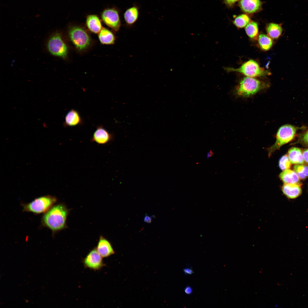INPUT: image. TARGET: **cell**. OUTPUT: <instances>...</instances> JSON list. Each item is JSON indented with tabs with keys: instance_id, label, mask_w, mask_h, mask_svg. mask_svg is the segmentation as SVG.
Returning <instances> with one entry per match:
<instances>
[{
	"instance_id": "1",
	"label": "cell",
	"mask_w": 308,
	"mask_h": 308,
	"mask_svg": "<svg viewBox=\"0 0 308 308\" xmlns=\"http://www.w3.org/2000/svg\"><path fill=\"white\" fill-rule=\"evenodd\" d=\"M68 213V210L64 204H54L42 216L41 224L50 229L54 235L66 228Z\"/></svg>"
},
{
	"instance_id": "2",
	"label": "cell",
	"mask_w": 308,
	"mask_h": 308,
	"mask_svg": "<svg viewBox=\"0 0 308 308\" xmlns=\"http://www.w3.org/2000/svg\"><path fill=\"white\" fill-rule=\"evenodd\" d=\"M57 201L55 197L47 195L38 197L29 203H22L21 205L23 211L38 214L46 212Z\"/></svg>"
},
{
	"instance_id": "3",
	"label": "cell",
	"mask_w": 308,
	"mask_h": 308,
	"mask_svg": "<svg viewBox=\"0 0 308 308\" xmlns=\"http://www.w3.org/2000/svg\"><path fill=\"white\" fill-rule=\"evenodd\" d=\"M299 128L289 124L282 125L279 127L277 133L275 142L268 150L269 157L281 146L292 141Z\"/></svg>"
},
{
	"instance_id": "4",
	"label": "cell",
	"mask_w": 308,
	"mask_h": 308,
	"mask_svg": "<svg viewBox=\"0 0 308 308\" xmlns=\"http://www.w3.org/2000/svg\"><path fill=\"white\" fill-rule=\"evenodd\" d=\"M267 87L264 82L255 78L246 77L240 82L236 89V94L240 96L247 97L254 95Z\"/></svg>"
},
{
	"instance_id": "5",
	"label": "cell",
	"mask_w": 308,
	"mask_h": 308,
	"mask_svg": "<svg viewBox=\"0 0 308 308\" xmlns=\"http://www.w3.org/2000/svg\"><path fill=\"white\" fill-rule=\"evenodd\" d=\"M227 72H236L241 73L248 77H255L268 75L270 73L261 67L256 61L250 60L237 68L226 67Z\"/></svg>"
},
{
	"instance_id": "6",
	"label": "cell",
	"mask_w": 308,
	"mask_h": 308,
	"mask_svg": "<svg viewBox=\"0 0 308 308\" xmlns=\"http://www.w3.org/2000/svg\"><path fill=\"white\" fill-rule=\"evenodd\" d=\"M68 34L70 39L75 47L82 50L87 48L90 43V39L88 34L83 28L73 26L69 29Z\"/></svg>"
},
{
	"instance_id": "7",
	"label": "cell",
	"mask_w": 308,
	"mask_h": 308,
	"mask_svg": "<svg viewBox=\"0 0 308 308\" xmlns=\"http://www.w3.org/2000/svg\"><path fill=\"white\" fill-rule=\"evenodd\" d=\"M47 48L49 52L54 56L63 58L67 56V46L59 33H55L50 37L47 44Z\"/></svg>"
},
{
	"instance_id": "8",
	"label": "cell",
	"mask_w": 308,
	"mask_h": 308,
	"mask_svg": "<svg viewBox=\"0 0 308 308\" xmlns=\"http://www.w3.org/2000/svg\"><path fill=\"white\" fill-rule=\"evenodd\" d=\"M102 258L96 248H94L83 259L82 262L85 268L95 271H98L105 265Z\"/></svg>"
},
{
	"instance_id": "9",
	"label": "cell",
	"mask_w": 308,
	"mask_h": 308,
	"mask_svg": "<svg viewBox=\"0 0 308 308\" xmlns=\"http://www.w3.org/2000/svg\"><path fill=\"white\" fill-rule=\"evenodd\" d=\"M104 22L108 26L117 31L121 26V22L118 11L116 9L109 8L104 9L101 15Z\"/></svg>"
},
{
	"instance_id": "10",
	"label": "cell",
	"mask_w": 308,
	"mask_h": 308,
	"mask_svg": "<svg viewBox=\"0 0 308 308\" xmlns=\"http://www.w3.org/2000/svg\"><path fill=\"white\" fill-rule=\"evenodd\" d=\"M113 136L102 126H98L94 132L91 139L92 142L100 145H105L113 139Z\"/></svg>"
},
{
	"instance_id": "11",
	"label": "cell",
	"mask_w": 308,
	"mask_h": 308,
	"mask_svg": "<svg viewBox=\"0 0 308 308\" xmlns=\"http://www.w3.org/2000/svg\"><path fill=\"white\" fill-rule=\"evenodd\" d=\"M262 3L260 0H240L239 5L242 10L248 14H252L260 11Z\"/></svg>"
},
{
	"instance_id": "12",
	"label": "cell",
	"mask_w": 308,
	"mask_h": 308,
	"mask_svg": "<svg viewBox=\"0 0 308 308\" xmlns=\"http://www.w3.org/2000/svg\"><path fill=\"white\" fill-rule=\"evenodd\" d=\"M96 249L103 258L108 257L115 253L110 243L102 236L100 237Z\"/></svg>"
},
{
	"instance_id": "13",
	"label": "cell",
	"mask_w": 308,
	"mask_h": 308,
	"mask_svg": "<svg viewBox=\"0 0 308 308\" xmlns=\"http://www.w3.org/2000/svg\"><path fill=\"white\" fill-rule=\"evenodd\" d=\"M283 194L287 198H295L299 196L302 193L301 184L297 183L284 184L282 187Z\"/></svg>"
},
{
	"instance_id": "14",
	"label": "cell",
	"mask_w": 308,
	"mask_h": 308,
	"mask_svg": "<svg viewBox=\"0 0 308 308\" xmlns=\"http://www.w3.org/2000/svg\"><path fill=\"white\" fill-rule=\"evenodd\" d=\"M82 118L77 110L71 109L66 114L65 118V124L66 126L74 127L81 125Z\"/></svg>"
},
{
	"instance_id": "15",
	"label": "cell",
	"mask_w": 308,
	"mask_h": 308,
	"mask_svg": "<svg viewBox=\"0 0 308 308\" xmlns=\"http://www.w3.org/2000/svg\"><path fill=\"white\" fill-rule=\"evenodd\" d=\"M86 23L88 29L95 33H99L102 29L101 21L96 15H88L86 17Z\"/></svg>"
},
{
	"instance_id": "16",
	"label": "cell",
	"mask_w": 308,
	"mask_h": 308,
	"mask_svg": "<svg viewBox=\"0 0 308 308\" xmlns=\"http://www.w3.org/2000/svg\"><path fill=\"white\" fill-rule=\"evenodd\" d=\"M287 156L291 164H303L304 160L301 149L296 147H292L289 149Z\"/></svg>"
},
{
	"instance_id": "17",
	"label": "cell",
	"mask_w": 308,
	"mask_h": 308,
	"mask_svg": "<svg viewBox=\"0 0 308 308\" xmlns=\"http://www.w3.org/2000/svg\"><path fill=\"white\" fill-rule=\"evenodd\" d=\"M279 177L284 184L300 183L299 177L296 173L289 169L283 171L280 173Z\"/></svg>"
},
{
	"instance_id": "18",
	"label": "cell",
	"mask_w": 308,
	"mask_h": 308,
	"mask_svg": "<svg viewBox=\"0 0 308 308\" xmlns=\"http://www.w3.org/2000/svg\"><path fill=\"white\" fill-rule=\"evenodd\" d=\"M123 16L127 24L129 25L134 24L137 21L139 16L138 8L135 5L129 8L125 11Z\"/></svg>"
},
{
	"instance_id": "19",
	"label": "cell",
	"mask_w": 308,
	"mask_h": 308,
	"mask_svg": "<svg viewBox=\"0 0 308 308\" xmlns=\"http://www.w3.org/2000/svg\"><path fill=\"white\" fill-rule=\"evenodd\" d=\"M266 30L269 37L276 39L281 35L283 29L281 24L271 23L267 25Z\"/></svg>"
},
{
	"instance_id": "20",
	"label": "cell",
	"mask_w": 308,
	"mask_h": 308,
	"mask_svg": "<svg viewBox=\"0 0 308 308\" xmlns=\"http://www.w3.org/2000/svg\"><path fill=\"white\" fill-rule=\"evenodd\" d=\"M98 38L101 43L111 44L114 43L115 38L113 33L108 29L102 28L99 33Z\"/></svg>"
},
{
	"instance_id": "21",
	"label": "cell",
	"mask_w": 308,
	"mask_h": 308,
	"mask_svg": "<svg viewBox=\"0 0 308 308\" xmlns=\"http://www.w3.org/2000/svg\"><path fill=\"white\" fill-rule=\"evenodd\" d=\"M245 30L247 35L251 39L257 40L258 38V25L256 22L250 21L246 26Z\"/></svg>"
},
{
	"instance_id": "22",
	"label": "cell",
	"mask_w": 308,
	"mask_h": 308,
	"mask_svg": "<svg viewBox=\"0 0 308 308\" xmlns=\"http://www.w3.org/2000/svg\"><path fill=\"white\" fill-rule=\"evenodd\" d=\"M258 39L259 46L262 50H268L272 46L273 44V40L268 36L261 34L259 36Z\"/></svg>"
},
{
	"instance_id": "23",
	"label": "cell",
	"mask_w": 308,
	"mask_h": 308,
	"mask_svg": "<svg viewBox=\"0 0 308 308\" xmlns=\"http://www.w3.org/2000/svg\"><path fill=\"white\" fill-rule=\"evenodd\" d=\"M249 17L246 14H242L236 17L233 21L234 24L237 27H246L250 21Z\"/></svg>"
},
{
	"instance_id": "24",
	"label": "cell",
	"mask_w": 308,
	"mask_h": 308,
	"mask_svg": "<svg viewBox=\"0 0 308 308\" xmlns=\"http://www.w3.org/2000/svg\"><path fill=\"white\" fill-rule=\"evenodd\" d=\"M293 169L301 179H303L308 177V166L297 164L294 166Z\"/></svg>"
},
{
	"instance_id": "25",
	"label": "cell",
	"mask_w": 308,
	"mask_h": 308,
	"mask_svg": "<svg viewBox=\"0 0 308 308\" xmlns=\"http://www.w3.org/2000/svg\"><path fill=\"white\" fill-rule=\"evenodd\" d=\"M291 164L287 155H286L283 156L281 157L279 163V167L283 171L290 169Z\"/></svg>"
},
{
	"instance_id": "26",
	"label": "cell",
	"mask_w": 308,
	"mask_h": 308,
	"mask_svg": "<svg viewBox=\"0 0 308 308\" xmlns=\"http://www.w3.org/2000/svg\"><path fill=\"white\" fill-rule=\"evenodd\" d=\"M297 142L308 146V129L300 135Z\"/></svg>"
},
{
	"instance_id": "27",
	"label": "cell",
	"mask_w": 308,
	"mask_h": 308,
	"mask_svg": "<svg viewBox=\"0 0 308 308\" xmlns=\"http://www.w3.org/2000/svg\"><path fill=\"white\" fill-rule=\"evenodd\" d=\"M240 0H224V2L225 4L228 7H232L234 4Z\"/></svg>"
},
{
	"instance_id": "28",
	"label": "cell",
	"mask_w": 308,
	"mask_h": 308,
	"mask_svg": "<svg viewBox=\"0 0 308 308\" xmlns=\"http://www.w3.org/2000/svg\"><path fill=\"white\" fill-rule=\"evenodd\" d=\"M302 153L304 161L308 163V149L304 150Z\"/></svg>"
},
{
	"instance_id": "29",
	"label": "cell",
	"mask_w": 308,
	"mask_h": 308,
	"mask_svg": "<svg viewBox=\"0 0 308 308\" xmlns=\"http://www.w3.org/2000/svg\"><path fill=\"white\" fill-rule=\"evenodd\" d=\"M144 221L147 223H150L152 221V218L151 216L148 215H146L144 218Z\"/></svg>"
},
{
	"instance_id": "30",
	"label": "cell",
	"mask_w": 308,
	"mask_h": 308,
	"mask_svg": "<svg viewBox=\"0 0 308 308\" xmlns=\"http://www.w3.org/2000/svg\"><path fill=\"white\" fill-rule=\"evenodd\" d=\"M185 291L186 294H190L192 293V288L190 286H187L185 288Z\"/></svg>"
},
{
	"instance_id": "31",
	"label": "cell",
	"mask_w": 308,
	"mask_h": 308,
	"mask_svg": "<svg viewBox=\"0 0 308 308\" xmlns=\"http://www.w3.org/2000/svg\"><path fill=\"white\" fill-rule=\"evenodd\" d=\"M183 271L185 273L187 274H191L193 273L192 270L189 268H185Z\"/></svg>"
},
{
	"instance_id": "32",
	"label": "cell",
	"mask_w": 308,
	"mask_h": 308,
	"mask_svg": "<svg viewBox=\"0 0 308 308\" xmlns=\"http://www.w3.org/2000/svg\"><path fill=\"white\" fill-rule=\"evenodd\" d=\"M214 154V152L211 150H209L207 153L206 157L208 158L211 157Z\"/></svg>"
}]
</instances>
